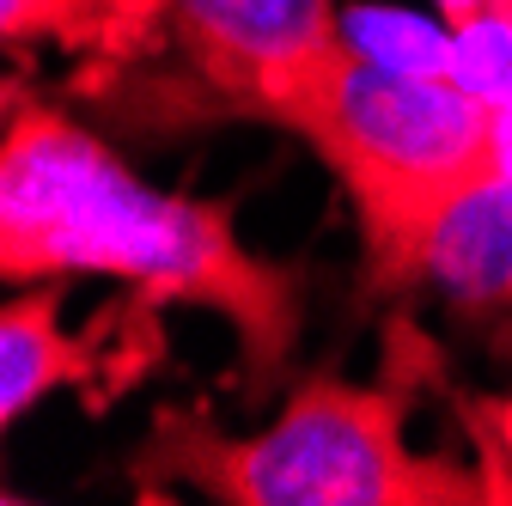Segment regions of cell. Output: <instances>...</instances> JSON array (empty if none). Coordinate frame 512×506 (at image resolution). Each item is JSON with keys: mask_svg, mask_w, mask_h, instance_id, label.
Instances as JSON below:
<instances>
[{"mask_svg": "<svg viewBox=\"0 0 512 506\" xmlns=\"http://www.w3.org/2000/svg\"><path fill=\"white\" fill-rule=\"evenodd\" d=\"M0 275H116L147 305H196L238 336L244 391H275L299 342V275L256 257L232 214L128 171L68 110L7 80Z\"/></svg>", "mask_w": 512, "mask_h": 506, "instance_id": "obj_1", "label": "cell"}, {"mask_svg": "<svg viewBox=\"0 0 512 506\" xmlns=\"http://www.w3.org/2000/svg\"><path fill=\"white\" fill-rule=\"evenodd\" d=\"M494 116L500 104L470 86L378 68L348 43L287 74L263 110V122L293 129L348 189L366 281L384 293L415 287L421 244L445 202L494 177Z\"/></svg>", "mask_w": 512, "mask_h": 506, "instance_id": "obj_2", "label": "cell"}, {"mask_svg": "<svg viewBox=\"0 0 512 506\" xmlns=\"http://www.w3.org/2000/svg\"><path fill=\"white\" fill-rule=\"evenodd\" d=\"M147 494L196 488L220 506H470L500 500L488 476L409 446L397 385L317 372L263 433H226L208 409H159L135 458Z\"/></svg>", "mask_w": 512, "mask_h": 506, "instance_id": "obj_3", "label": "cell"}, {"mask_svg": "<svg viewBox=\"0 0 512 506\" xmlns=\"http://www.w3.org/2000/svg\"><path fill=\"white\" fill-rule=\"evenodd\" d=\"M183 55V98L220 116H263L275 86L342 43L336 0H165Z\"/></svg>", "mask_w": 512, "mask_h": 506, "instance_id": "obj_4", "label": "cell"}, {"mask_svg": "<svg viewBox=\"0 0 512 506\" xmlns=\"http://www.w3.org/2000/svg\"><path fill=\"white\" fill-rule=\"evenodd\" d=\"M415 281H433L452 305H494L512 293V177H482L433 220Z\"/></svg>", "mask_w": 512, "mask_h": 506, "instance_id": "obj_5", "label": "cell"}, {"mask_svg": "<svg viewBox=\"0 0 512 506\" xmlns=\"http://www.w3.org/2000/svg\"><path fill=\"white\" fill-rule=\"evenodd\" d=\"M61 299H68L61 275H49L0 311V421L7 427L61 385H98L104 348L61 330Z\"/></svg>", "mask_w": 512, "mask_h": 506, "instance_id": "obj_6", "label": "cell"}, {"mask_svg": "<svg viewBox=\"0 0 512 506\" xmlns=\"http://www.w3.org/2000/svg\"><path fill=\"white\" fill-rule=\"evenodd\" d=\"M342 43L378 68L397 74H427V80H452V55H458V31L427 13H403V7H342Z\"/></svg>", "mask_w": 512, "mask_h": 506, "instance_id": "obj_7", "label": "cell"}, {"mask_svg": "<svg viewBox=\"0 0 512 506\" xmlns=\"http://www.w3.org/2000/svg\"><path fill=\"white\" fill-rule=\"evenodd\" d=\"M110 19V0H0V37L7 49L19 43H68V49H98Z\"/></svg>", "mask_w": 512, "mask_h": 506, "instance_id": "obj_8", "label": "cell"}, {"mask_svg": "<svg viewBox=\"0 0 512 506\" xmlns=\"http://www.w3.org/2000/svg\"><path fill=\"white\" fill-rule=\"evenodd\" d=\"M445 25H470V19H488V13H512V0H433Z\"/></svg>", "mask_w": 512, "mask_h": 506, "instance_id": "obj_9", "label": "cell"}, {"mask_svg": "<svg viewBox=\"0 0 512 506\" xmlns=\"http://www.w3.org/2000/svg\"><path fill=\"white\" fill-rule=\"evenodd\" d=\"M506 305H512V293H506Z\"/></svg>", "mask_w": 512, "mask_h": 506, "instance_id": "obj_10", "label": "cell"}]
</instances>
